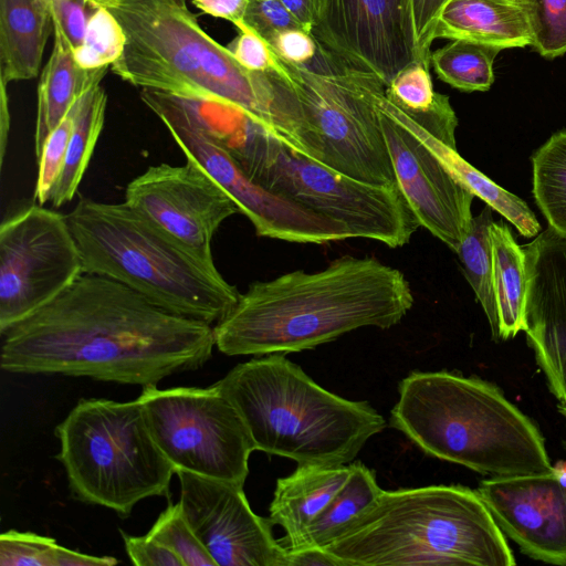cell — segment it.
Here are the masks:
<instances>
[{"mask_svg": "<svg viewBox=\"0 0 566 566\" xmlns=\"http://www.w3.org/2000/svg\"><path fill=\"white\" fill-rule=\"evenodd\" d=\"M108 67L84 70L73 51L61 38L54 36L51 55L41 73L38 86V115L34 153L40 157L46 138L75 103L97 85Z\"/></svg>", "mask_w": 566, "mask_h": 566, "instance_id": "cell-24", "label": "cell"}, {"mask_svg": "<svg viewBox=\"0 0 566 566\" xmlns=\"http://www.w3.org/2000/svg\"><path fill=\"white\" fill-rule=\"evenodd\" d=\"M52 21L53 35L74 52L83 42L87 23L96 7L86 0H42Z\"/></svg>", "mask_w": 566, "mask_h": 566, "instance_id": "cell-37", "label": "cell"}, {"mask_svg": "<svg viewBox=\"0 0 566 566\" xmlns=\"http://www.w3.org/2000/svg\"><path fill=\"white\" fill-rule=\"evenodd\" d=\"M352 465L297 464L287 476L276 480L270 504V520L285 536L280 543L293 549L313 521L343 486Z\"/></svg>", "mask_w": 566, "mask_h": 566, "instance_id": "cell-20", "label": "cell"}, {"mask_svg": "<svg viewBox=\"0 0 566 566\" xmlns=\"http://www.w3.org/2000/svg\"><path fill=\"white\" fill-rule=\"evenodd\" d=\"M413 305L405 274L375 258L340 256L316 272L256 281L213 325L228 356L315 348L360 327L390 328Z\"/></svg>", "mask_w": 566, "mask_h": 566, "instance_id": "cell-2", "label": "cell"}, {"mask_svg": "<svg viewBox=\"0 0 566 566\" xmlns=\"http://www.w3.org/2000/svg\"><path fill=\"white\" fill-rule=\"evenodd\" d=\"M315 39L386 85L419 61L411 0H316Z\"/></svg>", "mask_w": 566, "mask_h": 566, "instance_id": "cell-14", "label": "cell"}, {"mask_svg": "<svg viewBox=\"0 0 566 566\" xmlns=\"http://www.w3.org/2000/svg\"><path fill=\"white\" fill-rule=\"evenodd\" d=\"M228 154L252 180L343 227L350 238L398 248L420 227L398 185L369 184L340 174L295 153L253 122Z\"/></svg>", "mask_w": 566, "mask_h": 566, "instance_id": "cell-10", "label": "cell"}, {"mask_svg": "<svg viewBox=\"0 0 566 566\" xmlns=\"http://www.w3.org/2000/svg\"><path fill=\"white\" fill-rule=\"evenodd\" d=\"M106 105L107 95L101 85L81 98L63 168L50 199L54 208L67 203L76 193L103 129Z\"/></svg>", "mask_w": 566, "mask_h": 566, "instance_id": "cell-27", "label": "cell"}, {"mask_svg": "<svg viewBox=\"0 0 566 566\" xmlns=\"http://www.w3.org/2000/svg\"><path fill=\"white\" fill-rule=\"evenodd\" d=\"M276 60L296 98L307 157L364 182L398 185L377 108L386 84L319 42L306 64Z\"/></svg>", "mask_w": 566, "mask_h": 566, "instance_id": "cell-9", "label": "cell"}, {"mask_svg": "<svg viewBox=\"0 0 566 566\" xmlns=\"http://www.w3.org/2000/svg\"><path fill=\"white\" fill-rule=\"evenodd\" d=\"M502 532L533 559L566 565V485L553 470L492 476L476 489Z\"/></svg>", "mask_w": 566, "mask_h": 566, "instance_id": "cell-18", "label": "cell"}, {"mask_svg": "<svg viewBox=\"0 0 566 566\" xmlns=\"http://www.w3.org/2000/svg\"><path fill=\"white\" fill-rule=\"evenodd\" d=\"M125 551L136 566H185L168 547L149 535L133 536L120 531Z\"/></svg>", "mask_w": 566, "mask_h": 566, "instance_id": "cell-40", "label": "cell"}, {"mask_svg": "<svg viewBox=\"0 0 566 566\" xmlns=\"http://www.w3.org/2000/svg\"><path fill=\"white\" fill-rule=\"evenodd\" d=\"M117 563L115 557L87 555L32 532L10 530L0 535L1 566H113Z\"/></svg>", "mask_w": 566, "mask_h": 566, "instance_id": "cell-31", "label": "cell"}, {"mask_svg": "<svg viewBox=\"0 0 566 566\" xmlns=\"http://www.w3.org/2000/svg\"><path fill=\"white\" fill-rule=\"evenodd\" d=\"M228 49L235 60L251 72H268L275 65L276 55L271 46L250 30L239 31V35Z\"/></svg>", "mask_w": 566, "mask_h": 566, "instance_id": "cell-39", "label": "cell"}, {"mask_svg": "<svg viewBox=\"0 0 566 566\" xmlns=\"http://www.w3.org/2000/svg\"><path fill=\"white\" fill-rule=\"evenodd\" d=\"M557 409L566 421V405L558 403Z\"/></svg>", "mask_w": 566, "mask_h": 566, "instance_id": "cell-48", "label": "cell"}, {"mask_svg": "<svg viewBox=\"0 0 566 566\" xmlns=\"http://www.w3.org/2000/svg\"><path fill=\"white\" fill-rule=\"evenodd\" d=\"M509 1H512V2H515V3H518V4H523L526 7V4L528 3L530 0H509Z\"/></svg>", "mask_w": 566, "mask_h": 566, "instance_id": "cell-50", "label": "cell"}, {"mask_svg": "<svg viewBox=\"0 0 566 566\" xmlns=\"http://www.w3.org/2000/svg\"><path fill=\"white\" fill-rule=\"evenodd\" d=\"M492 208L486 207L471 220L470 229L457 254L464 275L475 293L497 340V314L493 291V258L490 227L494 222Z\"/></svg>", "mask_w": 566, "mask_h": 566, "instance_id": "cell-30", "label": "cell"}, {"mask_svg": "<svg viewBox=\"0 0 566 566\" xmlns=\"http://www.w3.org/2000/svg\"><path fill=\"white\" fill-rule=\"evenodd\" d=\"M377 108L402 195L420 227L457 253L470 229L474 195L408 128L384 111L378 98Z\"/></svg>", "mask_w": 566, "mask_h": 566, "instance_id": "cell-17", "label": "cell"}, {"mask_svg": "<svg viewBox=\"0 0 566 566\" xmlns=\"http://www.w3.org/2000/svg\"><path fill=\"white\" fill-rule=\"evenodd\" d=\"M419 60L430 67L431 44L434 30L444 6L450 0H411Z\"/></svg>", "mask_w": 566, "mask_h": 566, "instance_id": "cell-41", "label": "cell"}, {"mask_svg": "<svg viewBox=\"0 0 566 566\" xmlns=\"http://www.w3.org/2000/svg\"><path fill=\"white\" fill-rule=\"evenodd\" d=\"M501 50L465 40L430 53V66L438 77L463 92H485L494 82V61Z\"/></svg>", "mask_w": 566, "mask_h": 566, "instance_id": "cell-29", "label": "cell"}, {"mask_svg": "<svg viewBox=\"0 0 566 566\" xmlns=\"http://www.w3.org/2000/svg\"><path fill=\"white\" fill-rule=\"evenodd\" d=\"M269 45L280 59L293 64L308 63L318 50V41L304 29L282 31Z\"/></svg>", "mask_w": 566, "mask_h": 566, "instance_id": "cell-42", "label": "cell"}, {"mask_svg": "<svg viewBox=\"0 0 566 566\" xmlns=\"http://www.w3.org/2000/svg\"><path fill=\"white\" fill-rule=\"evenodd\" d=\"M176 474L182 512L217 566H284L286 549L273 536L274 524L252 511L242 485Z\"/></svg>", "mask_w": 566, "mask_h": 566, "instance_id": "cell-16", "label": "cell"}, {"mask_svg": "<svg viewBox=\"0 0 566 566\" xmlns=\"http://www.w3.org/2000/svg\"><path fill=\"white\" fill-rule=\"evenodd\" d=\"M126 34L115 15L98 6L90 18L82 44L73 52L84 70L112 66L123 54Z\"/></svg>", "mask_w": 566, "mask_h": 566, "instance_id": "cell-32", "label": "cell"}, {"mask_svg": "<svg viewBox=\"0 0 566 566\" xmlns=\"http://www.w3.org/2000/svg\"><path fill=\"white\" fill-rule=\"evenodd\" d=\"M429 70L419 61L408 65L386 85L387 97L408 113L428 111L438 96Z\"/></svg>", "mask_w": 566, "mask_h": 566, "instance_id": "cell-36", "label": "cell"}, {"mask_svg": "<svg viewBox=\"0 0 566 566\" xmlns=\"http://www.w3.org/2000/svg\"><path fill=\"white\" fill-rule=\"evenodd\" d=\"M140 98L165 124L186 158L200 165L230 195L258 235L314 244L350 238L343 227L252 180L227 151L188 122L165 92L143 88Z\"/></svg>", "mask_w": 566, "mask_h": 566, "instance_id": "cell-13", "label": "cell"}, {"mask_svg": "<svg viewBox=\"0 0 566 566\" xmlns=\"http://www.w3.org/2000/svg\"><path fill=\"white\" fill-rule=\"evenodd\" d=\"M87 2H90L91 4H93L94 7H98V6H102L104 2H106L107 0H86Z\"/></svg>", "mask_w": 566, "mask_h": 566, "instance_id": "cell-49", "label": "cell"}, {"mask_svg": "<svg viewBox=\"0 0 566 566\" xmlns=\"http://www.w3.org/2000/svg\"><path fill=\"white\" fill-rule=\"evenodd\" d=\"M55 458L72 496L127 517L151 496H170L176 471L159 450L138 400L82 398L54 430Z\"/></svg>", "mask_w": 566, "mask_h": 566, "instance_id": "cell-8", "label": "cell"}, {"mask_svg": "<svg viewBox=\"0 0 566 566\" xmlns=\"http://www.w3.org/2000/svg\"><path fill=\"white\" fill-rule=\"evenodd\" d=\"M147 535L172 551L185 566H217L189 525L180 503H169Z\"/></svg>", "mask_w": 566, "mask_h": 566, "instance_id": "cell-33", "label": "cell"}, {"mask_svg": "<svg viewBox=\"0 0 566 566\" xmlns=\"http://www.w3.org/2000/svg\"><path fill=\"white\" fill-rule=\"evenodd\" d=\"M286 549V548H285ZM340 566V563L323 548H303L285 553L284 566Z\"/></svg>", "mask_w": 566, "mask_h": 566, "instance_id": "cell-44", "label": "cell"}, {"mask_svg": "<svg viewBox=\"0 0 566 566\" xmlns=\"http://www.w3.org/2000/svg\"><path fill=\"white\" fill-rule=\"evenodd\" d=\"M532 46L553 60L566 53V0H530L526 4Z\"/></svg>", "mask_w": 566, "mask_h": 566, "instance_id": "cell-34", "label": "cell"}, {"mask_svg": "<svg viewBox=\"0 0 566 566\" xmlns=\"http://www.w3.org/2000/svg\"><path fill=\"white\" fill-rule=\"evenodd\" d=\"M84 273L67 218L30 206L0 226V334L55 298Z\"/></svg>", "mask_w": 566, "mask_h": 566, "instance_id": "cell-12", "label": "cell"}, {"mask_svg": "<svg viewBox=\"0 0 566 566\" xmlns=\"http://www.w3.org/2000/svg\"><path fill=\"white\" fill-rule=\"evenodd\" d=\"M281 2L306 31L313 32L316 22V0H281Z\"/></svg>", "mask_w": 566, "mask_h": 566, "instance_id": "cell-45", "label": "cell"}, {"mask_svg": "<svg viewBox=\"0 0 566 566\" xmlns=\"http://www.w3.org/2000/svg\"><path fill=\"white\" fill-rule=\"evenodd\" d=\"M102 7L126 34L114 74L142 90L233 106L283 144L269 73L244 69L201 28L187 0H107Z\"/></svg>", "mask_w": 566, "mask_h": 566, "instance_id": "cell-4", "label": "cell"}, {"mask_svg": "<svg viewBox=\"0 0 566 566\" xmlns=\"http://www.w3.org/2000/svg\"><path fill=\"white\" fill-rule=\"evenodd\" d=\"M159 450L178 471L244 485L255 451L234 406L207 388L144 386L137 398Z\"/></svg>", "mask_w": 566, "mask_h": 566, "instance_id": "cell-11", "label": "cell"}, {"mask_svg": "<svg viewBox=\"0 0 566 566\" xmlns=\"http://www.w3.org/2000/svg\"><path fill=\"white\" fill-rule=\"evenodd\" d=\"M523 249L524 332L548 389L566 405V238L548 227Z\"/></svg>", "mask_w": 566, "mask_h": 566, "instance_id": "cell-19", "label": "cell"}, {"mask_svg": "<svg viewBox=\"0 0 566 566\" xmlns=\"http://www.w3.org/2000/svg\"><path fill=\"white\" fill-rule=\"evenodd\" d=\"M290 29L304 28L281 0H249L239 31L250 30L270 44L276 34Z\"/></svg>", "mask_w": 566, "mask_h": 566, "instance_id": "cell-38", "label": "cell"}, {"mask_svg": "<svg viewBox=\"0 0 566 566\" xmlns=\"http://www.w3.org/2000/svg\"><path fill=\"white\" fill-rule=\"evenodd\" d=\"M465 40L499 50L532 45L526 7L509 0H450L440 13L434 40Z\"/></svg>", "mask_w": 566, "mask_h": 566, "instance_id": "cell-21", "label": "cell"}, {"mask_svg": "<svg viewBox=\"0 0 566 566\" xmlns=\"http://www.w3.org/2000/svg\"><path fill=\"white\" fill-rule=\"evenodd\" d=\"M52 31L42 0H0V81L35 77Z\"/></svg>", "mask_w": 566, "mask_h": 566, "instance_id": "cell-23", "label": "cell"}, {"mask_svg": "<svg viewBox=\"0 0 566 566\" xmlns=\"http://www.w3.org/2000/svg\"><path fill=\"white\" fill-rule=\"evenodd\" d=\"M493 258V291L497 314V340L525 328L526 266L524 249L509 226L500 220L490 227Z\"/></svg>", "mask_w": 566, "mask_h": 566, "instance_id": "cell-25", "label": "cell"}, {"mask_svg": "<svg viewBox=\"0 0 566 566\" xmlns=\"http://www.w3.org/2000/svg\"><path fill=\"white\" fill-rule=\"evenodd\" d=\"M1 335L6 371L143 387L202 367L216 346L212 325L174 314L118 281L91 273Z\"/></svg>", "mask_w": 566, "mask_h": 566, "instance_id": "cell-1", "label": "cell"}, {"mask_svg": "<svg viewBox=\"0 0 566 566\" xmlns=\"http://www.w3.org/2000/svg\"><path fill=\"white\" fill-rule=\"evenodd\" d=\"M532 164L535 202L548 227L566 238V129L553 134Z\"/></svg>", "mask_w": 566, "mask_h": 566, "instance_id": "cell-28", "label": "cell"}, {"mask_svg": "<svg viewBox=\"0 0 566 566\" xmlns=\"http://www.w3.org/2000/svg\"><path fill=\"white\" fill-rule=\"evenodd\" d=\"M553 473L562 484L566 485V461H558L553 465Z\"/></svg>", "mask_w": 566, "mask_h": 566, "instance_id": "cell-47", "label": "cell"}, {"mask_svg": "<svg viewBox=\"0 0 566 566\" xmlns=\"http://www.w3.org/2000/svg\"><path fill=\"white\" fill-rule=\"evenodd\" d=\"M80 102L81 99L74 104L66 116L51 132L38 158L39 171L34 189V199L41 206L50 201L53 189L61 175Z\"/></svg>", "mask_w": 566, "mask_h": 566, "instance_id": "cell-35", "label": "cell"}, {"mask_svg": "<svg viewBox=\"0 0 566 566\" xmlns=\"http://www.w3.org/2000/svg\"><path fill=\"white\" fill-rule=\"evenodd\" d=\"M249 0H192L200 11L231 22L238 30L243 25V18Z\"/></svg>", "mask_w": 566, "mask_h": 566, "instance_id": "cell-43", "label": "cell"}, {"mask_svg": "<svg viewBox=\"0 0 566 566\" xmlns=\"http://www.w3.org/2000/svg\"><path fill=\"white\" fill-rule=\"evenodd\" d=\"M124 202L209 262L214 233L240 212L230 195L191 159L182 166L148 167L127 185Z\"/></svg>", "mask_w": 566, "mask_h": 566, "instance_id": "cell-15", "label": "cell"}, {"mask_svg": "<svg viewBox=\"0 0 566 566\" xmlns=\"http://www.w3.org/2000/svg\"><path fill=\"white\" fill-rule=\"evenodd\" d=\"M350 473L325 510L313 521L295 548H326L379 496L382 489L373 470L352 462Z\"/></svg>", "mask_w": 566, "mask_h": 566, "instance_id": "cell-26", "label": "cell"}, {"mask_svg": "<svg viewBox=\"0 0 566 566\" xmlns=\"http://www.w3.org/2000/svg\"><path fill=\"white\" fill-rule=\"evenodd\" d=\"M214 385L241 416L255 450L297 464L352 463L386 427L369 402L326 390L284 354L238 364Z\"/></svg>", "mask_w": 566, "mask_h": 566, "instance_id": "cell-6", "label": "cell"}, {"mask_svg": "<svg viewBox=\"0 0 566 566\" xmlns=\"http://www.w3.org/2000/svg\"><path fill=\"white\" fill-rule=\"evenodd\" d=\"M66 218L84 273L118 281L174 314L210 325L239 298L214 262L125 202L82 198Z\"/></svg>", "mask_w": 566, "mask_h": 566, "instance_id": "cell-7", "label": "cell"}, {"mask_svg": "<svg viewBox=\"0 0 566 566\" xmlns=\"http://www.w3.org/2000/svg\"><path fill=\"white\" fill-rule=\"evenodd\" d=\"M1 93H0V163L3 165L6 156V149L8 144L9 130H10V112H9V98L7 93L6 83L0 81Z\"/></svg>", "mask_w": 566, "mask_h": 566, "instance_id": "cell-46", "label": "cell"}, {"mask_svg": "<svg viewBox=\"0 0 566 566\" xmlns=\"http://www.w3.org/2000/svg\"><path fill=\"white\" fill-rule=\"evenodd\" d=\"M340 566H512L514 554L476 490H382L326 548Z\"/></svg>", "mask_w": 566, "mask_h": 566, "instance_id": "cell-5", "label": "cell"}, {"mask_svg": "<svg viewBox=\"0 0 566 566\" xmlns=\"http://www.w3.org/2000/svg\"><path fill=\"white\" fill-rule=\"evenodd\" d=\"M390 426L424 453L491 476L553 470L535 423L494 384L457 371H411Z\"/></svg>", "mask_w": 566, "mask_h": 566, "instance_id": "cell-3", "label": "cell"}, {"mask_svg": "<svg viewBox=\"0 0 566 566\" xmlns=\"http://www.w3.org/2000/svg\"><path fill=\"white\" fill-rule=\"evenodd\" d=\"M378 105L408 128L474 197L485 201L488 206L510 221L520 234L531 238L539 233L541 224L524 200L497 186L474 168L459 155L457 148H452L432 136L392 103L387 97L386 91L379 95Z\"/></svg>", "mask_w": 566, "mask_h": 566, "instance_id": "cell-22", "label": "cell"}]
</instances>
